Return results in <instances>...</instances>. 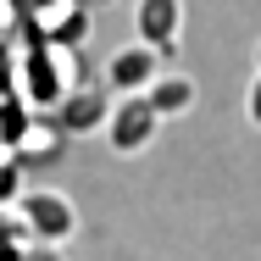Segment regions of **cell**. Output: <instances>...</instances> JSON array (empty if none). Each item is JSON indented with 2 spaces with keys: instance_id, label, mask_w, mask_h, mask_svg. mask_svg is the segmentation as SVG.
<instances>
[{
  "instance_id": "cell-7",
  "label": "cell",
  "mask_w": 261,
  "mask_h": 261,
  "mask_svg": "<svg viewBox=\"0 0 261 261\" xmlns=\"http://www.w3.org/2000/svg\"><path fill=\"white\" fill-rule=\"evenodd\" d=\"M250 122L261 128V72H256V84H250Z\"/></svg>"
},
{
  "instance_id": "cell-4",
  "label": "cell",
  "mask_w": 261,
  "mask_h": 261,
  "mask_svg": "<svg viewBox=\"0 0 261 261\" xmlns=\"http://www.w3.org/2000/svg\"><path fill=\"white\" fill-rule=\"evenodd\" d=\"M134 28H139V39H145V45L172 50V45H178V28H184V0H139Z\"/></svg>"
},
{
  "instance_id": "cell-1",
  "label": "cell",
  "mask_w": 261,
  "mask_h": 261,
  "mask_svg": "<svg viewBox=\"0 0 261 261\" xmlns=\"http://www.w3.org/2000/svg\"><path fill=\"white\" fill-rule=\"evenodd\" d=\"M156 128H161V117L150 111L145 95H122V106L106 111V139H111L117 156H139V150L156 139Z\"/></svg>"
},
{
  "instance_id": "cell-2",
  "label": "cell",
  "mask_w": 261,
  "mask_h": 261,
  "mask_svg": "<svg viewBox=\"0 0 261 261\" xmlns=\"http://www.w3.org/2000/svg\"><path fill=\"white\" fill-rule=\"evenodd\" d=\"M22 222H28L39 239H50V245H61V239L78 233V211H72L67 195H56V189H34V195H22Z\"/></svg>"
},
{
  "instance_id": "cell-6",
  "label": "cell",
  "mask_w": 261,
  "mask_h": 261,
  "mask_svg": "<svg viewBox=\"0 0 261 261\" xmlns=\"http://www.w3.org/2000/svg\"><path fill=\"white\" fill-rule=\"evenodd\" d=\"M61 122H67L72 134H84V128L106 122V111H100V100H95V95H72V100H67V111H61Z\"/></svg>"
},
{
  "instance_id": "cell-5",
  "label": "cell",
  "mask_w": 261,
  "mask_h": 261,
  "mask_svg": "<svg viewBox=\"0 0 261 261\" xmlns=\"http://www.w3.org/2000/svg\"><path fill=\"white\" fill-rule=\"evenodd\" d=\"M145 100H150V111H156L161 122H167V117H184V111L195 106V84H189L184 72H156L150 89H145Z\"/></svg>"
},
{
  "instance_id": "cell-8",
  "label": "cell",
  "mask_w": 261,
  "mask_h": 261,
  "mask_svg": "<svg viewBox=\"0 0 261 261\" xmlns=\"http://www.w3.org/2000/svg\"><path fill=\"white\" fill-rule=\"evenodd\" d=\"M256 61H261V45H256Z\"/></svg>"
},
{
  "instance_id": "cell-3",
  "label": "cell",
  "mask_w": 261,
  "mask_h": 261,
  "mask_svg": "<svg viewBox=\"0 0 261 261\" xmlns=\"http://www.w3.org/2000/svg\"><path fill=\"white\" fill-rule=\"evenodd\" d=\"M161 72V50L156 45H122V50L106 61V84L117 89V95H145L150 89V78Z\"/></svg>"
}]
</instances>
